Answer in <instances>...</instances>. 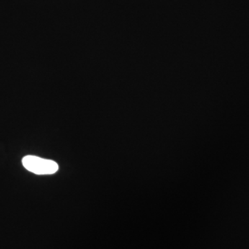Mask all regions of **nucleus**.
I'll list each match as a JSON object with an SVG mask.
<instances>
[{
  "label": "nucleus",
  "mask_w": 249,
  "mask_h": 249,
  "mask_svg": "<svg viewBox=\"0 0 249 249\" xmlns=\"http://www.w3.org/2000/svg\"><path fill=\"white\" fill-rule=\"evenodd\" d=\"M22 164L26 169L36 175H52L58 170V165L53 160L33 155L24 157Z\"/></svg>",
  "instance_id": "obj_1"
}]
</instances>
